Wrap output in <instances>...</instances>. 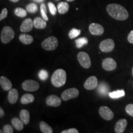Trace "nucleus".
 <instances>
[{"label": "nucleus", "instance_id": "obj_1", "mask_svg": "<svg viewBox=\"0 0 133 133\" xmlns=\"http://www.w3.org/2000/svg\"><path fill=\"white\" fill-rule=\"evenodd\" d=\"M106 9L108 14L117 21H125L129 17L127 10L120 4L115 3L110 4L107 6Z\"/></svg>", "mask_w": 133, "mask_h": 133}, {"label": "nucleus", "instance_id": "obj_2", "mask_svg": "<svg viewBox=\"0 0 133 133\" xmlns=\"http://www.w3.org/2000/svg\"><path fill=\"white\" fill-rule=\"evenodd\" d=\"M66 80V71L63 69H57L54 71L51 77V83L55 87L59 88L65 84Z\"/></svg>", "mask_w": 133, "mask_h": 133}, {"label": "nucleus", "instance_id": "obj_3", "mask_svg": "<svg viewBox=\"0 0 133 133\" xmlns=\"http://www.w3.org/2000/svg\"><path fill=\"white\" fill-rule=\"evenodd\" d=\"M15 35L14 31L11 27L6 26L3 28L1 33V41L3 43H9L14 38Z\"/></svg>", "mask_w": 133, "mask_h": 133}, {"label": "nucleus", "instance_id": "obj_4", "mask_svg": "<svg viewBox=\"0 0 133 133\" xmlns=\"http://www.w3.org/2000/svg\"><path fill=\"white\" fill-rule=\"evenodd\" d=\"M59 42L55 36H49L44 39L41 43V46L46 51H54L57 48Z\"/></svg>", "mask_w": 133, "mask_h": 133}, {"label": "nucleus", "instance_id": "obj_5", "mask_svg": "<svg viewBox=\"0 0 133 133\" xmlns=\"http://www.w3.org/2000/svg\"><path fill=\"white\" fill-rule=\"evenodd\" d=\"M77 59L78 62L85 69H89L91 65L90 57L85 52H79L77 55Z\"/></svg>", "mask_w": 133, "mask_h": 133}, {"label": "nucleus", "instance_id": "obj_6", "mask_svg": "<svg viewBox=\"0 0 133 133\" xmlns=\"http://www.w3.org/2000/svg\"><path fill=\"white\" fill-rule=\"evenodd\" d=\"M23 89L30 92H34L37 91L39 88V84L37 81L32 80V79H27L24 81L22 83Z\"/></svg>", "mask_w": 133, "mask_h": 133}, {"label": "nucleus", "instance_id": "obj_7", "mask_svg": "<svg viewBox=\"0 0 133 133\" xmlns=\"http://www.w3.org/2000/svg\"><path fill=\"white\" fill-rule=\"evenodd\" d=\"M78 95V89H76L75 88H73L65 90L64 92L62 93L61 97H62V100H64L65 101H69L70 99H74V98L77 97Z\"/></svg>", "mask_w": 133, "mask_h": 133}, {"label": "nucleus", "instance_id": "obj_8", "mask_svg": "<svg viewBox=\"0 0 133 133\" xmlns=\"http://www.w3.org/2000/svg\"><path fill=\"white\" fill-rule=\"evenodd\" d=\"M115 47L114 41L112 39H106L100 43L99 48L102 52H111Z\"/></svg>", "mask_w": 133, "mask_h": 133}, {"label": "nucleus", "instance_id": "obj_9", "mask_svg": "<svg viewBox=\"0 0 133 133\" xmlns=\"http://www.w3.org/2000/svg\"><path fill=\"white\" fill-rule=\"evenodd\" d=\"M99 112L101 117L105 120L110 121L114 117V114L112 110L106 106H102L101 107H100Z\"/></svg>", "mask_w": 133, "mask_h": 133}, {"label": "nucleus", "instance_id": "obj_10", "mask_svg": "<svg viewBox=\"0 0 133 133\" xmlns=\"http://www.w3.org/2000/svg\"><path fill=\"white\" fill-rule=\"evenodd\" d=\"M98 80L95 76H91L86 79L84 84V87L88 90H92L97 87Z\"/></svg>", "mask_w": 133, "mask_h": 133}, {"label": "nucleus", "instance_id": "obj_11", "mask_svg": "<svg viewBox=\"0 0 133 133\" xmlns=\"http://www.w3.org/2000/svg\"><path fill=\"white\" fill-rule=\"evenodd\" d=\"M116 62L112 58H106L102 62L103 69L107 71L114 70L116 68Z\"/></svg>", "mask_w": 133, "mask_h": 133}, {"label": "nucleus", "instance_id": "obj_12", "mask_svg": "<svg viewBox=\"0 0 133 133\" xmlns=\"http://www.w3.org/2000/svg\"><path fill=\"white\" fill-rule=\"evenodd\" d=\"M89 30L93 35H101L104 32V27L97 23H92L89 26Z\"/></svg>", "mask_w": 133, "mask_h": 133}, {"label": "nucleus", "instance_id": "obj_13", "mask_svg": "<svg viewBox=\"0 0 133 133\" xmlns=\"http://www.w3.org/2000/svg\"><path fill=\"white\" fill-rule=\"evenodd\" d=\"M33 26H34L33 21L30 18H28L24 20V22L22 23L20 29L22 32H29L32 30Z\"/></svg>", "mask_w": 133, "mask_h": 133}, {"label": "nucleus", "instance_id": "obj_14", "mask_svg": "<svg viewBox=\"0 0 133 133\" xmlns=\"http://www.w3.org/2000/svg\"><path fill=\"white\" fill-rule=\"evenodd\" d=\"M46 102L47 105L52 107H59L61 104V98L56 95L49 96L46 98Z\"/></svg>", "mask_w": 133, "mask_h": 133}, {"label": "nucleus", "instance_id": "obj_15", "mask_svg": "<svg viewBox=\"0 0 133 133\" xmlns=\"http://www.w3.org/2000/svg\"><path fill=\"white\" fill-rule=\"evenodd\" d=\"M110 88L109 84L105 82H102L97 86V92L99 95L102 96H105L109 94Z\"/></svg>", "mask_w": 133, "mask_h": 133}, {"label": "nucleus", "instance_id": "obj_16", "mask_svg": "<svg viewBox=\"0 0 133 133\" xmlns=\"http://www.w3.org/2000/svg\"><path fill=\"white\" fill-rule=\"evenodd\" d=\"M128 122L126 119H121L116 122L115 126V131L116 133H122L125 130Z\"/></svg>", "mask_w": 133, "mask_h": 133}, {"label": "nucleus", "instance_id": "obj_17", "mask_svg": "<svg viewBox=\"0 0 133 133\" xmlns=\"http://www.w3.org/2000/svg\"><path fill=\"white\" fill-rule=\"evenodd\" d=\"M0 84L4 91H9L12 88V83L11 81L4 76H1L0 78Z\"/></svg>", "mask_w": 133, "mask_h": 133}, {"label": "nucleus", "instance_id": "obj_18", "mask_svg": "<svg viewBox=\"0 0 133 133\" xmlns=\"http://www.w3.org/2000/svg\"><path fill=\"white\" fill-rule=\"evenodd\" d=\"M19 93L16 89H11L9 92L8 96V101L10 104H15L18 100Z\"/></svg>", "mask_w": 133, "mask_h": 133}, {"label": "nucleus", "instance_id": "obj_19", "mask_svg": "<svg viewBox=\"0 0 133 133\" xmlns=\"http://www.w3.org/2000/svg\"><path fill=\"white\" fill-rule=\"evenodd\" d=\"M33 24L36 29H43L46 28V22L43 17H36L33 21Z\"/></svg>", "mask_w": 133, "mask_h": 133}, {"label": "nucleus", "instance_id": "obj_20", "mask_svg": "<svg viewBox=\"0 0 133 133\" xmlns=\"http://www.w3.org/2000/svg\"><path fill=\"white\" fill-rule=\"evenodd\" d=\"M19 40L21 41L23 44H30L33 43V38L32 36L30 35L22 33V34L20 35Z\"/></svg>", "mask_w": 133, "mask_h": 133}, {"label": "nucleus", "instance_id": "obj_21", "mask_svg": "<svg viewBox=\"0 0 133 133\" xmlns=\"http://www.w3.org/2000/svg\"><path fill=\"white\" fill-rule=\"evenodd\" d=\"M20 118L24 124H28L30 121V113L27 110H22L20 113Z\"/></svg>", "mask_w": 133, "mask_h": 133}, {"label": "nucleus", "instance_id": "obj_22", "mask_svg": "<svg viewBox=\"0 0 133 133\" xmlns=\"http://www.w3.org/2000/svg\"><path fill=\"white\" fill-rule=\"evenodd\" d=\"M69 5L66 2H61L57 4V11L59 14H64L69 11Z\"/></svg>", "mask_w": 133, "mask_h": 133}, {"label": "nucleus", "instance_id": "obj_23", "mask_svg": "<svg viewBox=\"0 0 133 133\" xmlns=\"http://www.w3.org/2000/svg\"><path fill=\"white\" fill-rule=\"evenodd\" d=\"M11 123H12L13 127L18 131L22 130L24 128V123L17 118H14L11 120Z\"/></svg>", "mask_w": 133, "mask_h": 133}, {"label": "nucleus", "instance_id": "obj_24", "mask_svg": "<svg viewBox=\"0 0 133 133\" xmlns=\"http://www.w3.org/2000/svg\"><path fill=\"white\" fill-rule=\"evenodd\" d=\"M35 100V97L32 94H25L21 97V101L22 104H28L33 102Z\"/></svg>", "mask_w": 133, "mask_h": 133}, {"label": "nucleus", "instance_id": "obj_25", "mask_svg": "<svg viewBox=\"0 0 133 133\" xmlns=\"http://www.w3.org/2000/svg\"><path fill=\"white\" fill-rule=\"evenodd\" d=\"M39 127L41 132L43 133H52L53 130L52 128L48 124L44 121H41L39 124Z\"/></svg>", "mask_w": 133, "mask_h": 133}, {"label": "nucleus", "instance_id": "obj_26", "mask_svg": "<svg viewBox=\"0 0 133 133\" xmlns=\"http://www.w3.org/2000/svg\"><path fill=\"white\" fill-rule=\"evenodd\" d=\"M124 95H125V92L124 90H118L109 93V96L112 99H118V98L123 97Z\"/></svg>", "mask_w": 133, "mask_h": 133}, {"label": "nucleus", "instance_id": "obj_27", "mask_svg": "<svg viewBox=\"0 0 133 133\" xmlns=\"http://www.w3.org/2000/svg\"><path fill=\"white\" fill-rule=\"evenodd\" d=\"M76 43V46L78 48H82L83 46L86 45L88 43V39L85 37H83V38H80L77 39L75 41Z\"/></svg>", "mask_w": 133, "mask_h": 133}, {"label": "nucleus", "instance_id": "obj_28", "mask_svg": "<svg viewBox=\"0 0 133 133\" xmlns=\"http://www.w3.org/2000/svg\"><path fill=\"white\" fill-rule=\"evenodd\" d=\"M14 14L19 17H25L27 14L26 10L21 8H17L14 10Z\"/></svg>", "mask_w": 133, "mask_h": 133}, {"label": "nucleus", "instance_id": "obj_29", "mask_svg": "<svg viewBox=\"0 0 133 133\" xmlns=\"http://www.w3.org/2000/svg\"><path fill=\"white\" fill-rule=\"evenodd\" d=\"M26 10L30 13H35L38 11V6L35 3H30L26 6Z\"/></svg>", "mask_w": 133, "mask_h": 133}, {"label": "nucleus", "instance_id": "obj_30", "mask_svg": "<svg viewBox=\"0 0 133 133\" xmlns=\"http://www.w3.org/2000/svg\"><path fill=\"white\" fill-rule=\"evenodd\" d=\"M40 10H41V14L42 16V17L46 21H48L49 19L47 16V9H46V4L44 3H42L40 6Z\"/></svg>", "mask_w": 133, "mask_h": 133}, {"label": "nucleus", "instance_id": "obj_31", "mask_svg": "<svg viewBox=\"0 0 133 133\" xmlns=\"http://www.w3.org/2000/svg\"><path fill=\"white\" fill-rule=\"evenodd\" d=\"M81 33L80 30L76 29H71L70 32L69 33V36L70 39H74V38L77 37L79 36Z\"/></svg>", "mask_w": 133, "mask_h": 133}, {"label": "nucleus", "instance_id": "obj_32", "mask_svg": "<svg viewBox=\"0 0 133 133\" xmlns=\"http://www.w3.org/2000/svg\"><path fill=\"white\" fill-rule=\"evenodd\" d=\"M38 76H39V79L43 81H45L48 79V73L47 71L44 70H41L38 74Z\"/></svg>", "mask_w": 133, "mask_h": 133}, {"label": "nucleus", "instance_id": "obj_33", "mask_svg": "<svg viewBox=\"0 0 133 133\" xmlns=\"http://www.w3.org/2000/svg\"><path fill=\"white\" fill-rule=\"evenodd\" d=\"M48 8H49L51 14L52 16H55L56 14V12H57V8H56V6L54 4V3L51 2L48 3Z\"/></svg>", "mask_w": 133, "mask_h": 133}, {"label": "nucleus", "instance_id": "obj_34", "mask_svg": "<svg viewBox=\"0 0 133 133\" xmlns=\"http://www.w3.org/2000/svg\"><path fill=\"white\" fill-rule=\"evenodd\" d=\"M3 132L4 133H13L14 130H13L12 126L10 124H6L3 127Z\"/></svg>", "mask_w": 133, "mask_h": 133}, {"label": "nucleus", "instance_id": "obj_35", "mask_svg": "<svg viewBox=\"0 0 133 133\" xmlns=\"http://www.w3.org/2000/svg\"><path fill=\"white\" fill-rule=\"evenodd\" d=\"M125 110L128 114L131 116H133V104H130L126 106Z\"/></svg>", "mask_w": 133, "mask_h": 133}, {"label": "nucleus", "instance_id": "obj_36", "mask_svg": "<svg viewBox=\"0 0 133 133\" xmlns=\"http://www.w3.org/2000/svg\"><path fill=\"white\" fill-rule=\"evenodd\" d=\"M8 14V9H6V8H4V9L2 10V11H1V14H0V21H1L4 19H5V18L7 17Z\"/></svg>", "mask_w": 133, "mask_h": 133}, {"label": "nucleus", "instance_id": "obj_37", "mask_svg": "<svg viewBox=\"0 0 133 133\" xmlns=\"http://www.w3.org/2000/svg\"><path fill=\"white\" fill-rule=\"evenodd\" d=\"M78 131L75 128H70L63 131L62 133H78Z\"/></svg>", "mask_w": 133, "mask_h": 133}, {"label": "nucleus", "instance_id": "obj_38", "mask_svg": "<svg viewBox=\"0 0 133 133\" xmlns=\"http://www.w3.org/2000/svg\"><path fill=\"white\" fill-rule=\"evenodd\" d=\"M128 40L131 44H133V30L131 31L128 36Z\"/></svg>", "mask_w": 133, "mask_h": 133}, {"label": "nucleus", "instance_id": "obj_39", "mask_svg": "<svg viewBox=\"0 0 133 133\" xmlns=\"http://www.w3.org/2000/svg\"><path fill=\"white\" fill-rule=\"evenodd\" d=\"M4 115V110H3L2 108H0V116L1 117H2Z\"/></svg>", "mask_w": 133, "mask_h": 133}, {"label": "nucleus", "instance_id": "obj_40", "mask_svg": "<svg viewBox=\"0 0 133 133\" xmlns=\"http://www.w3.org/2000/svg\"><path fill=\"white\" fill-rule=\"evenodd\" d=\"M44 0H33V1L35 3H42L44 1Z\"/></svg>", "mask_w": 133, "mask_h": 133}, {"label": "nucleus", "instance_id": "obj_41", "mask_svg": "<svg viewBox=\"0 0 133 133\" xmlns=\"http://www.w3.org/2000/svg\"><path fill=\"white\" fill-rule=\"evenodd\" d=\"M11 1H12L13 3H17L19 1V0H10Z\"/></svg>", "mask_w": 133, "mask_h": 133}, {"label": "nucleus", "instance_id": "obj_42", "mask_svg": "<svg viewBox=\"0 0 133 133\" xmlns=\"http://www.w3.org/2000/svg\"><path fill=\"white\" fill-rule=\"evenodd\" d=\"M66 1H68V2H71V1H74L75 0H66Z\"/></svg>", "mask_w": 133, "mask_h": 133}, {"label": "nucleus", "instance_id": "obj_43", "mask_svg": "<svg viewBox=\"0 0 133 133\" xmlns=\"http://www.w3.org/2000/svg\"><path fill=\"white\" fill-rule=\"evenodd\" d=\"M132 75H133V67H132Z\"/></svg>", "mask_w": 133, "mask_h": 133}, {"label": "nucleus", "instance_id": "obj_44", "mask_svg": "<svg viewBox=\"0 0 133 133\" xmlns=\"http://www.w3.org/2000/svg\"><path fill=\"white\" fill-rule=\"evenodd\" d=\"M57 1H59V0H57Z\"/></svg>", "mask_w": 133, "mask_h": 133}]
</instances>
